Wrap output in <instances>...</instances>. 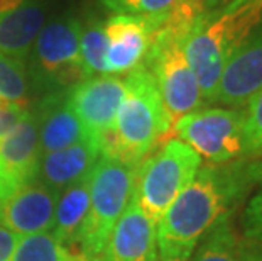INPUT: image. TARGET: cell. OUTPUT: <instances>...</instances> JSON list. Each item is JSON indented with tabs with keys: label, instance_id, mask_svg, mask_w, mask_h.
<instances>
[{
	"label": "cell",
	"instance_id": "1",
	"mask_svg": "<svg viewBox=\"0 0 262 261\" xmlns=\"http://www.w3.org/2000/svg\"><path fill=\"white\" fill-rule=\"evenodd\" d=\"M252 161L237 159L198 170L156 224L159 258L189 259L206 232L232 215L250 187L255 185Z\"/></svg>",
	"mask_w": 262,
	"mask_h": 261
},
{
	"label": "cell",
	"instance_id": "2",
	"mask_svg": "<svg viewBox=\"0 0 262 261\" xmlns=\"http://www.w3.org/2000/svg\"><path fill=\"white\" fill-rule=\"evenodd\" d=\"M260 21L262 0H228L193 22L183 46L205 104H213L225 65Z\"/></svg>",
	"mask_w": 262,
	"mask_h": 261
},
{
	"label": "cell",
	"instance_id": "3",
	"mask_svg": "<svg viewBox=\"0 0 262 261\" xmlns=\"http://www.w3.org/2000/svg\"><path fill=\"white\" fill-rule=\"evenodd\" d=\"M124 83L125 93L117 110L114 136L103 154L139 166L172 131V119L152 75L142 65L129 71Z\"/></svg>",
	"mask_w": 262,
	"mask_h": 261
},
{
	"label": "cell",
	"instance_id": "4",
	"mask_svg": "<svg viewBox=\"0 0 262 261\" xmlns=\"http://www.w3.org/2000/svg\"><path fill=\"white\" fill-rule=\"evenodd\" d=\"M137 166L102 154L90 173V209L83 226L78 254L83 261H102L117 220L134 195Z\"/></svg>",
	"mask_w": 262,
	"mask_h": 261
},
{
	"label": "cell",
	"instance_id": "5",
	"mask_svg": "<svg viewBox=\"0 0 262 261\" xmlns=\"http://www.w3.org/2000/svg\"><path fill=\"white\" fill-rule=\"evenodd\" d=\"M191 24L168 17L150 39L149 51L142 61L158 85L161 98L174 122L205 104L191 66L185 54V37Z\"/></svg>",
	"mask_w": 262,
	"mask_h": 261
},
{
	"label": "cell",
	"instance_id": "6",
	"mask_svg": "<svg viewBox=\"0 0 262 261\" xmlns=\"http://www.w3.org/2000/svg\"><path fill=\"white\" fill-rule=\"evenodd\" d=\"M200 168L202 158L178 137H172L154 153H149L137 166L134 187L144 214L158 224Z\"/></svg>",
	"mask_w": 262,
	"mask_h": 261
},
{
	"label": "cell",
	"instance_id": "7",
	"mask_svg": "<svg viewBox=\"0 0 262 261\" xmlns=\"http://www.w3.org/2000/svg\"><path fill=\"white\" fill-rule=\"evenodd\" d=\"M81 22L71 15L44 24L31 49L32 82L44 93L70 90L88 78L80 53Z\"/></svg>",
	"mask_w": 262,
	"mask_h": 261
},
{
	"label": "cell",
	"instance_id": "8",
	"mask_svg": "<svg viewBox=\"0 0 262 261\" xmlns=\"http://www.w3.org/2000/svg\"><path fill=\"white\" fill-rule=\"evenodd\" d=\"M244 109L208 107L180 117L172 131L200 158L211 165L245 159Z\"/></svg>",
	"mask_w": 262,
	"mask_h": 261
},
{
	"label": "cell",
	"instance_id": "9",
	"mask_svg": "<svg viewBox=\"0 0 262 261\" xmlns=\"http://www.w3.org/2000/svg\"><path fill=\"white\" fill-rule=\"evenodd\" d=\"M125 93V83L119 76L98 75L83 80L70 90V101L86 137L107 151L114 136L117 110Z\"/></svg>",
	"mask_w": 262,
	"mask_h": 261
},
{
	"label": "cell",
	"instance_id": "10",
	"mask_svg": "<svg viewBox=\"0 0 262 261\" xmlns=\"http://www.w3.org/2000/svg\"><path fill=\"white\" fill-rule=\"evenodd\" d=\"M41 149L36 117L31 110L0 141V198L37 178Z\"/></svg>",
	"mask_w": 262,
	"mask_h": 261
},
{
	"label": "cell",
	"instance_id": "11",
	"mask_svg": "<svg viewBox=\"0 0 262 261\" xmlns=\"http://www.w3.org/2000/svg\"><path fill=\"white\" fill-rule=\"evenodd\" d=\"M262 88V21L232 54L220 76L213 104L242 109Z\"/></svg>",
	"mask_w": 262,
	"mask_h": 261
},
{
	"label": "cell",
	"instance_id": "12",
	"mask_svg": "<svg viewBox=\"0 0 262 261\" xmlns=\"http://www.w3.org/2000/svg\"><path fill=\"white\" fill-rule=\"evenodd\" d=\"M103 27L107 36V75H122L142 65L159 24L137 15L114 14L103 22Z\"/></svg>",
	"mask_w": 262,
	"mask_h": 261
},
{
	"label": "cell",
	"instance_id": "13",
	"mask_svg": "<svg viewBox=\"0 0 262 261\" xmlns=\"http://www.w3.org/2000/svg\"><path fill=\"white\" fill-rule=\"evenodd\" d=\"M58 195L39 180L0 198V224L17 236L49 232Z\"/></svg>",
	"mask_w": 262,
	"mask_h": 261
},
{
	"label": "cell",
	"instance_id": "14",
	"mask_svg": "<svg viewBox=\"0 0 262 261\" xmlns=\"http://www.w3.org/2000/svg\"><path fill=\"white\" fill-rule=\"evenodd\" d=\"M102 261H158L156 224L144 214L136 193L117 220Z\"/></svg>",
	"mask_w": 262,
	"mask_h": 261
},
{
	"label": "cell",
	"instance_id": "15",
	"mask_svg": "<svg viewBox=\"0 0 262 261\" xmlns=\"http://www.w3.org/2000/svg\"><path fill=\"white\" fill-rule=\"evenodd\" d=\"M70 90L44 93L36 110H32L37 124L41 156L88 139L80 119L71 107Z\"/></svg>",
	"mask_w": 262,
	"mask_h": 261
},
{
	"label": "cell",
	"instance_id": "16",
	"mask_svg": "<svg viewBox=\"0 0 262 261\" xmlns=\"http://www.w3.org/2000/svg\"><path fill=\"white\" fill-rule=\"evenodd\" d=\"M46 15V0H0V53L24 61Z\"/></svg>",
	"mask_w": 262,
	"mask_h": 261
},
{
	"label": "cell",
	"instance_id": "17",
	"mask_svg": "<svg viewBox=\"0 0 262 261\" xmlns=\"http://www.w3.org/2000/svg\"><path fill=\"white\" fill-rule=\"evenodd\" d=\"M100 156V148L88 139L70 148L42 154L36 180L59 197V193L68 187L90 176Z\"/></svg>",
	"mask_w": 262,
	"mask_h": 261
},
{
	"label": "cell",
	"instance_id": "18",
	"mask_svg": "<svg viewBox=\"0 0 262 261\" xmlns=\"http://www.w3.org/2000/svg\"><path fill=\"white\" fill-rule=\"evenodd\" d=\"M88 209H90V176L61 192L54 207L51 234L75 254H78V244Z\"/></svg>",
	"mask_w": 262,
	"mask_h": 261
},
{
	"label": "cell",
	"instance_id": "19",
	"mask_svg": "<svg viewBox=\"0 0 262 261\" xmlns=\"http://www.w3.org/2000/svg\"><path fill=\"white\" fill-rule=\"evenodd\" d=\"M241 243L232 215H228L206 232L189 258L191 261H241Z\"/></svg>",
	"mask_w": 262,
	"mask_h": 261
},
{
	"label": "cell",
	"instance_id": "20",
	"mask_svg": "<svg viewBox=\"0 0 262 261\" xmlns=\"http://www.w3.org/2000/svg\"><path fill=\"white\" fill-rule=\"evenodd\" d=\"M10 261H83L78 254L66 249L51 232L19 236Z\"/></svg>",
	"mask_w": 262,
	"mask_h": 261
},
{
	"label": "cell",
	"instance_id": "21",
	"mask_svg": "<svg viewBox=\"0 0 262 261\" xmlns=\"http://www.w3.org/2000/svg\"><path fill=\"white\" fill-rule=\"evenodd\" d=\"M29 78L22 59L0 53V102L17 104L27 109Z\"/></svg>",
	"mask_w": 262,
	"mask_h": 261
},
{
	"label": "cell",
	"instance_id": "22",
	"mask_svg": "<svg viewBox=\"0 0 262 261\" xmlns=\"http://www.w3.org/2000/svg\"><path fill=\"white\" fill-rule=\"evenodd\" d=\"M80 53L88 78L95 75H107V68H105L107 36H105L103 22L88 21L85 27L81 26Z\"/></svg>",
	"mask_w": 262,
	"mask_h": 261
},
{
	"label": "cell",
	"instance_id": "23",
	"mask_svg": "<svg viewBox=\"0 0 262 261\" xmlns=\"http://www.w3.org/2000/svg\"><path fill=\"white\" fill-rule=\"evenodd\" d=\"M180 0H102V4L114 14L137 15L163 24L174 10Z\"/></svg>",
	"mask_w": 262,
	"mask_h": 261
},
{
	"label": "cell",
	"instance_id": "24",
	"mask_svg": "<svg viewBox=\"0 0 262 261\" xmlns=\"http://www.w3.org/2000/svg\"><path fill=\"white\" fill-rule=\"evenodd\" d=\"M245 159L262 158V88L244 109Z\"/></svg>",
	"mask_w": 262,
	"mask_h": 261
},
{
	"label": "cell",
	"instance_id": "25",
	"mask_svg": "<svg viewBox=\"0 0 262 261\" xmlns=\"http://www.w3.org/2000/svg\"><path fill=\"white\" fill-rule=\"evenodd\" d=\"M252 171L255 183L259 185V192L250 198L242 215V229L247 241L262 243V158L252 161Z\"/></svg>",
	"mask_w": 262,
	"mask_h": 261
},
{
	"label": "cell",
	"instance_id": "26",
	"mask_svg": "<svg viewBox=\"0 0 262 261\" xmlns=\"http://www.w3.org/2000/svg\"><path fill=\"white\" fill-rule=\"evenodd\" d=\"M27 114L26 107L17 104L0 102V141L19 124V121Z\"/></svg>",
	"mask_w": 262,
	"mask_h": 261
},
{
	"label": "cell",
	"instance_id": "27",
	"mask_svg": "<svg viewBox=\"0 0 262 261\" xmlns=\"http://www.w3.org/2000/svg\"><path fill=\"white\" fill-rule=\"evenodd\" d=\"M19 236L9 231L7 227L0 224V261H10L12 259L14 249L17 246Z\"/></svg>",
	"mask_w": 262,
	"mask_h": 261
},
{
	"label": "cell",
	"instance_id": "28",
	"mask_svg": "<svg viewBox=\"0 0 262 261\" xmlns=\"http://www.w3.org/2000/svg\"><path fill=\"white\" fill-rule=\"evenodd\" d=\"M241 261H262V243L242 241Z\"/></svg>",
	"mask_w": 262,
	"mask_h": 261
},
{
	"label": "cell",
	"instance_id": "29",
	"mask_svg": "<svg viewBox=\"0 0 262 261\" xmlns=\"http://www.w3.org/2000/svg\"><path fill=\"white\" fill-rule=\"evenodd\" d=\"M191 2L196 5V7L202 10V12H206V10L220 7L222 4L228 2V0H191Z\"/></svg>",
	"mask_w": 262,
	"mask_h": 261
},
{
	"label": "cell",
	"instance_id": "30",
	"mask_svg": "<svg viewBox=\"0 0 262 261\" xmlns=\"http://www.w3.org/2000/svg\"><path fill=\"white\" fill-rule=\"evenodd\" d=\"M158 261H189V259H183V258H159Z\"/></svg>",
	"mask_w": 262,
	"mask_h": 261
}]
</instances>
